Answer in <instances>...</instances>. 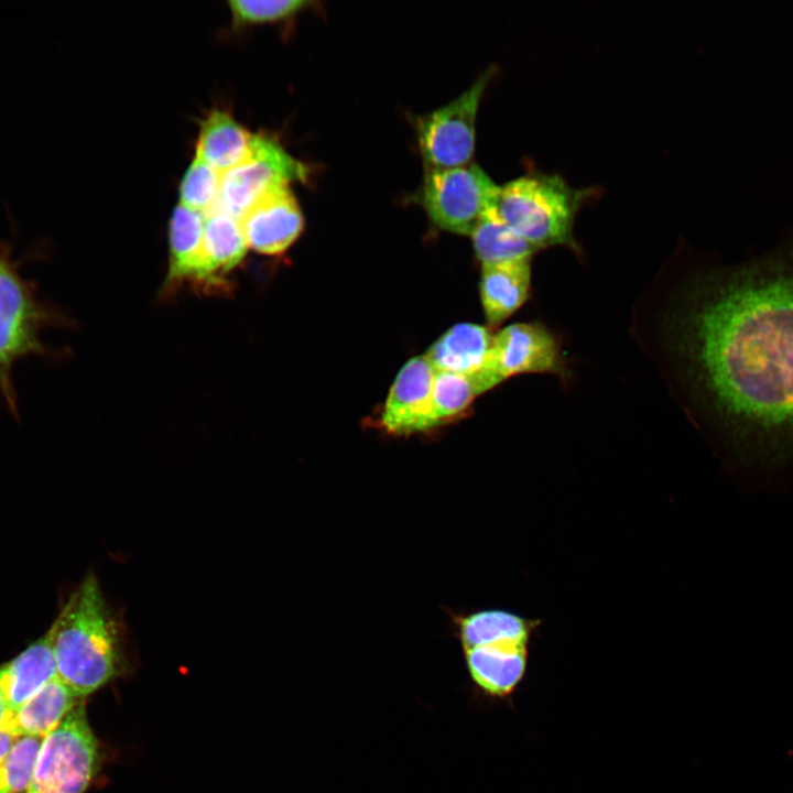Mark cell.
I'll return each mask as SVG.
<instances>
[{
  "label": "cell",
  "mask_w": 793,
  "mask_h": 793,
  "mask_svg": "<svg viewBox=\"0 0 793 793\" xmlns=\"http://www.w3.org/2000/svg\"><path fill=\"white\" fill-rule=\"evenodd\" d=\"M468 678L477 698H509L528 667V645L490 643L461 649Z\"/></svg>",
  "instance_id": "obj_12"
},
{
  "label": "cell",
  "mask_w": 793,
  "mask_h": 793,
  "mask_svg": "<svg viewBox=\"0 0 793 793\" xmlns=\"http://www.w3.org/2000/svg\"><path fill=\"white\" fill-rule=\"evenodd\" d=\"M80 702L82 698L56 677L17 709L9 711L0 728L17 738H44Z\"/></svg>",
  "instance_id": "obj_16"
},
{
  "label": "cell",
  "mask_w": 793,
  "mask_h": 793,
  "mask_svg": "<svg viewBox=\"0 0 793 793\" xmlns=\"http://www.w3.org/2000/svg\"><path fill=\"white\" fill-rule=\"evenodd\" d=\"M252 133L225 110L214 109L202 121L196 155L224 173L248 155Z\"/></svg>",
  "instance_id": "obj_19"
},
{
  "label": "cell",
  "mask_w": 793,
  "mask_h": 793,
  "mask_svg": "<svg viewBox=\"0 0 793 793\" xmlns=\"http://www.w3.org/2000/svg\"><path fill=\"white\" fill-rule=\"evenodd\" d=\"M495 334L489 327L461 323L445 332L425 357L435 371L472 376L486 365Z\"/></svg>",
  "instance_id": "obj_15"
},
{
  "label": "cell",
  "mask_w": 793,
  "mask_h": 793,
  "mask_svg": "<svg viewBox=\"0 0 793 793\" xmlns=\"http://www.w3.org/2000/svg\"><path fill=\"white\" fill-rule=\"evenodd\" d=\"M688 410L749 487L793 481V237L738 264L692 273L664 314Z\"/></svg>",
  "instance_id": "obj_1"
},
{
  "label": "cell",
  "mask_w": 793,
  "mask_h": 793,
  "mask_svg": "<svg viewBox=\"0 0 793 793\" xmlns=\"http://www.w3.org/2000/svg\"><path fill=\"white\" fill-rule=\"evenodd\" d=\"M17 740L15 736L0 728V762L10 753Z\"/></svg>",
  "instance_id": "obj_26"
},
{
  "label": "cell",
  "mask_w": 793,
  "mask_h": 793,
  "mask_svg": "<svg viewBox=\"0 0 793 793\" xmlns=\"http://www.w3.org/2000/svg\"><path fill=\"white\" fill-rule=\"evenodd\" d=\"M455 622L461 649L490 643L528 645L539 623L503 609H484L457 616Z\"/></svg>",
  "instance_id": "obj_18"
},
{
  "label": "cell",
  "mask_w": 793,
  "mask_h": 793,
  "mask_svg": "<svg viewBox=\"0 0 793 793\" xmlns=\"http://www.w3.org/2000/svg\"><path fill=\"white\" fill-rule=\"evenodd\" d=\"M492 74L493 69L488 68L454 100L420 119L419 145L427 170L470 163L475 152L477 112Z\"/></svg>",
  "instance_id": "obj_8"
},
{
  "label": "cell",
  "mask_w": 793,
  "mask_h": 793,
  "mask_svg": "<svg viewBox=\"0 0 793 793\" xmlns=\"http://www.w3.org/2000/svg\"><path fill=\"white\" fill-rule=\"evenodd\" d=\"M98 764V741L80 702L42 739L24 793H85Z\"/></svg>",
  "instance_id": "obj_5"
},
{
  "label": "cell",
  "mask_w": 793,
  "mask_h": 793,
  "mask_svg": "<svg viewBox=\"0 0 793 793\" xmlns=\"http://www.w3.org/2000/svg\"><path fill=\"white\" fill-rule=\"evenodd\" d=\"M594 189L574 187L557 173L532 172L500 186L497 211L536 250L564 246L576 250L574 222Z\"/></svg>",
  "instance_id": "obj_3"
},
{
  "label": "cell",
  "mask_w": 793,
  "mask_h": 793,
  "mask_svg": "<svg viewBox=\"0 0 793 793\" xmlns=\"http://www.w3.org/2000/svg\"><path fill=\"white\" fill-rule=\"evenodd\" d=\"M481 393L474 374L435 371L432 391V430L458 417Z\"/></svg>",
  "instance_id": "obj_22"
},
{
  "label": "cell",
  "mask_w": 793,
  "mask_h": 793,
  "mask_svg": "<svg viewBox=\"0 0 793 793\" xmlns=\"http://www.w3.org/2000/svg\"><path fill=\"white\" fill-rule=\"evenodd\" d=\"M435 369L425 355L411 358L393 381L380 416V426L394 436L432 430Z\"/></svg>",
  "instance_id": "obj_10"
},
{
  "label": "cell",
  "mask_w": 793,
  "mask_h": 793,
  "mask_svg": "<svg viewBox=\"0 0 793 793\" xmlns=\"http://www.w3.org/2000/svg\"><path fill=\"white\" fill-rule=\"evenodd\" d=\"M248 249L239 218L216 206L204 214V251L208 270L218 285H228L225 275L237 268Z\"/></svg>",
  "instance_id": "obj_20"
},
{
  "label": "cell",
  "mask_w": 793,
  "mask_h": 793,
  "mask_svg": "<svg viewBox=\"0 0 793 793\" xmlns=\"http://www.w3.org/2000/svg\"><path fill=\"white\" fill-rule=\"evenodd\" d=\"M57 678L84 698L127 670L122 624L89 573L51 626Z\"/></svg>",
  "instance_id": "obj_2"
},
{
  "label": "cell",
  "mask_w": 793,
  "mask_h": 793,
  "mask_svg": "<svg viewBox=\"0 0 793 793\" xmlns=\"http://www.w3.org/2000/svg\"><path fill=\"white\" fill-rule=\"evenodd\" d=\"M236 25L258 24L294 15L309 4L304 0H231L228 2Z\"/></svg>",
  "instance_id": "obj_25"
},
{
  "label": "cell",
  "mask_w": 793,
  "mask_h": 793,
  "mask_svg": "<svg viewBox=\"0 0 793 793\" xmlns=\"http://www.w3.org/2000/svg\"><path fill=\"white\" fill-rule=\"evenodd\" d=\"M8 713H9V710H8V708L6 707L3 700H2L1 697H0V726H1L2 723L4 721Z\"/></svg>",
  "instance_id": "obj_27"
},
{
  "label": "cell",
  "mask_w": 793,
  "mask_h": 793,
  "mask_svg": "<svg viewBox=\"0 0 793 793\" xmlns=\"http://www.w3.org/2000/svg\"><path fill=\"white\" fill-rule=\"evenodd\" d=\"M531 286V259L481 265L480 298L490 325L513 315L528 300Z\"/></svg>",
  "instance_id": "obj_17"
},
{
  "label": "cell",
  "mask_w": 793,
  "mask_h": 793,
  "mask_svg": "<svg viewBox=\"0 0 793 793\" xmlns=\"http://www.w3.org/2000/svg\"><path fill=\"white\" fill-rule=\"evenodd\" d=\"M500 185L476 163L427 170L422 204L438 228L470 236L482 215L497 206Z\"/></svg>",
  "instance_id": "obj_6"
},
{
  "label": "cell",
  "mask_w": 793,
  "mask_h": 793,
  "mask_svg": "<svg viewBox=\"0 0 793 793\" xmlns=\"http://www.w3.org/2000/svg\"><path fill=\"white\" fill-rule=\"evenodd\" d=\"M563 369L560 344L545 326L514 323L495 334L489 358L476 376L486 392L517 374H558Z\"/></svg>",
  "instance_id": "obj_9"
},
{
  "label": "cell",
  "mask_w": 793,
  "mask_h": 793,
  "mask_svg": "<svg viewBox=\"0 0 793 793\" xmlns=\"http://www.w3.org/2000/svg\"><path fill=\"white\" fill-rule=\"evenodd\" d=\"M43 738L20 737L0 762V793H24Z\"/></svg>",
  "instance_id": "obj_24"
},
{
  "label": "cell",
  "mask_w": 793,
  "mask_h": 793,
  "mask_svg": "<svg viewBox=\"0 0 793 793\" xmlns=\"http://www.w3.org/2000/svg\"><path fill=\"white\" fill-rule=\"evenodd\" d=\"M53 318L19 272L10 246L0 243V394L12 414L18 413L13 367L24 357L46 352L41 335Z\"/></svg>",
  "instance_id": "obj_4"
},
{
  "label": "cell",
  "mask_w": 793,
  "mask_h": 793,
  "mask_svg": "<svg viewBox=\"0 0 793 793\" xmlns=\"http://www.w3.org/2000/svg\"><path fill=\"white\" fill-rule=\"evenodd\" d=\"M170 258L165 290L184 282L206 291L222 290L211 276L204 251V214L178 205L171 217Z\"/></svg>",
  "instance_id": "obj_13"
},
{
  "label": "cell",
  "mask_w": 793,
  "mask_h": 793,
  "mask_svg": "<svg viewBox=\"0 0 793 793\" xmlns=\"http://www.w3.org/2000/svg\"><path fill=\"white\" fill-rule=\"evenodd\" d=\"M307 166L271 134L252 133L248 155L221 173L217 206L239 218L264 194L280 185L305 182Z\"/></svg>",
  "instance_id": "obj_7"
},
{
  "label": "cell",
  "mask_w": 793,
  "mask_h": 793,
  "mask_svg": "<svg viewBox=\"0 0 793 793\" xmlns=\"http://www.w3.org/2000/svg\"><path fill=\"white\" fill-rule=\"evenodd\" d=\"M470 237L481 265L532 259L537 251L501 219L497 206L482 215Z\"/></svg>",
  "instance_id": "obj_21"
},
{
  "label": "cell",
  "mask_w": 793,
  "mask_h": 793,
  "mask_svg": "<svg viewBox=\"0 0 793 793\" xmlns=\"http://www.w3.org/2000/svg\"><path fill=\"white\" fill-rule=\"evenodd\" d=\"M56 677L52 631L48 629L14 659L0 665V697L12 711Z\"/></svg>",
  "instance_id": "obj_14"
},
{
  "label": "cell",
  "mask_w": 793,
  "mask_h": 793,
  "mask_svg": "<svg viewBox=\"0 0 793 793\" xmlns=\"http://www.w3.org/2000/svg\"><path fill=\"white\" fill-rule=\"evenodd\" d=\"M239 220L248 247L265 256H278L287 250L304 226L301 208L290 185L269 191Z\"/></svg>",
  "instance_id": "obj_11"
},
{
  "label": "cell",
  "mask_w": 793,
  "mask_h": 793,
  "mask_svg": "<svg viewBox=\"0 0 793 793\" xmlns=\"http://www.w3.org/2000/svg\"><path fill=\"white\" fill-rule=\"evenodd\" d=\"M221 173L195 154L180 186V205L206 214L218 204Z\"/></svg>",
  "instance_id": "obj_23"
}]
</instances>
